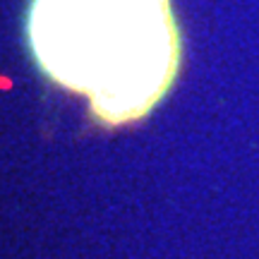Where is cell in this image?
<instances>
[{
    "mask_svg": "<svg viewBox=\"0 0 259 259\" xmlns=\"http://www.w3.org/2000/svg\"><path fill=\"white\" fill-rule=\"evenodd\" d=\"M27 31L41 72L111 127L154 111L178 77L170 0H31Z\"/></svg>",
    "mask_w": 259,
    "mask_h": 259,
    "instance_id": "cell-1",
    "label": "cell"
}]
</instances>
